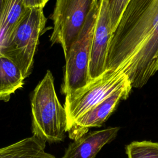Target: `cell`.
<instances>
[{
    "mask_svg": "<svg viewBox=\"0 0 158 158\" xmlns=\"http://www.w3.org/2000/svg\"><path fill=\"white\" fill-rule=\"evenodd\" d=\"M119 128L109 127L85 133L70 144L62 158H94L105 144L115 138Z\"/></svg>",
    "mask_w": 158,
    "mask_h": 158,
    "instance_id": "9c48e42d",
    "label": "cell"
},
{
    "mask_svg": "<svg viewBox=\"0 0 158 158\" xmlns=\"http://www.w3.org/2000/svg\"><path fill=\"white\" fill-rule=\"evenodd\" d=\"M130 83L128 77L122 71L107 69L82 88L67 94L64 106L67 116V130L85 112Z\"/></svg>",
    "mask_w": 158,
    "mask_h": 158,
    "instance_id": "277c9868",
    "label": "cell"
},
{
    "mask_svg": "<svg viewBox=\"0 0 158 158\" xmlns=\"http://www.w3.org/2000/svg\"><path fill=\"white\" fill-rule=\"evenodd\" d=\"M7 1V0H0V20H1V17L3 12V10L6 4Z\"/></svg>",
    "mask_w": 158,
    "mask_h": 158,
    "instance_id": "2e32d148",
    "label": "cell"
},
{
    "mask_svg": "<svg viewBox=\"0 0 158 158\" xmlns=\"http://www.w3.org/2000/svg\"><path fill=\"white\" fill-rule=\"evenodd\" d=\"M31 107L33 136L44 143L64 140L67 128L66 112L57 96L50 70L35 88Z\"/></svg>",
    "mask_w": 158,
    "mask_h": 158,
    "instance_id": "7a4b0ae2",
    "label": "cell"
},
{
    "mask_svg": "<svg viewBox=\"0 0 158 158\" xmlns=\"http://www.w3.org/2000/svg\"><path fill=\"white\" fill-rule=\"evenodd\" d=\"M130 0H107L110 17L112 31H114L121 15Z\"/></svg>",
    "mask_w": 158,
    "mask_h": 158,
    "instance_id": "5bb4252c",
    "label": "cell"
},
{
    "mask_svg": "<svg viewBox=\"0 0 158 158\" xmlns=\"http://www.w3.org/2000/svg\"><path fill=\"white\" fill-rule=\"evenodd\" d=\"M98 12L91 41L89 62L91 78L98 77L106 69V60L112 34L107 0H98Z\"/></svg>",
    "mask_w": 158,
    "mask_h": 158,
    "instance_id": "52a82bcc",
    "label": "cell"
},
{
    "mask_svg": "<svg viewBox=\"0 0 158 158\" xmlns=\"http://www.w3.org/2000/svg\"><path fill=\"white\" fill-rule=\"evenodd\" d=\"M131 88L130 83L120 88L77 118L67 130L69 138L75 140L87 133L91 127H101L118 102L128 98Z\"/></svg>",
    "mask_w": 158,
    "mask_h": 158,
    "instance_id": "ba28073f",
    "label": "cell"
},
{
    "mask_svg": "<svg viewBox=\"0 0 158 158\" xmlns=\"http://www.w3.org/2000/svg\"><path fill=\"white\" fill-rule=\"evenodd\" d=\"M98 0H56L51 19L52 44H59L64 57L83 28L88 14Z\"/></svg>",
    "mask_w": 158,
    "mask_h": 158,
    "instance_id": "8992f818",
    "label": "cell"
},
{
    "mask_svg": "<svg viewBox=\"0 0 158 158\" xmlns=\"http://www.w3.org/2000/svg\"><path fill=\"white\" fill-rule=\"evenodd\" d=\"M45 144L32 136L0 148V158H56L45 151Z\"/></svg>",
    "mask_w": 158,
    "mask_h": 158,
    "instance_id": "8fae6325",
    "label": "cell"
},
{
    "mask_svg": "<svg viewBox=\"0 0 158 158\" xmlns=\"http://www.w3.org/2000/svg\"><path fill=\"white\" fill-rule=\"evenodd\" d=\"M24 80L17 65L0 51V101L7 102L13 93L22 88Z\"/></svg>",
    "mask_w": 158,
    "mask_h": 158,
    "instance_id": "30bf717a",
    "label": "cell"
},
{
    "mask_svg": "<svg viewBox=\"0 0 158 158\" xmlns=\"http://www.w3.org/2000/svg\"><path fill=\"white\" fill-rule=\"evenodd\" d=\"M27 8H42L43 9L48 0H22Z\"/></svg>",
    "mask_w": 158,
    "mask_h": 158,
    "instance_id": "9a60e30c",
    "label": "cell"
},
{
    "mask_svg": "<svg viewBox=\"0 0 158 158\" xmlns=\"http://www.w3.org/2000/svg\"><path fill=\"white\" fill-rule=\"evenodd\" d=\"M28 8L22 0H7L0 20V48L6 43Z\"/></svg>",
    "mask_w": 158,
    "mask_h": 158,
    "instance_id": "7c38bea8",
    "label": "cell"
},
{
    "mask_svg": "<svg viewBox=\"0 0 158 158\" xmlns=\"http://www.w3.org/2000/svg\"><path fill=\"white\" fill-rule=\"evenodd\" d=\"M106 68L141 88L158 71V0H130L113 31Z\"/></svg>",
    "mask_w": 158,
    "mask_h": 158,
    "instance_id": "6da1fadb",
    "label": "cell"
},
{
    "mask_svg": "<svg viewBox=\"0 0 158 158\" xmlns=\"http://www.w3.org/2000/svg\"><path fill=\"white\" fill-rule=\"evenodd\" d=\"M98 7V1L91 10L83 28L65 56V65L61 87V92L65 95L82 88L91 79L89 75V62Z\"/></svg>",
    "mask_w": 158,
    "mask_h": 158,
    "instance_id": "5b68a950",
    "label": "cell"
},
{
    "mask_svg": "<svg viewBox=\"0 0 158 158\" xmlns=\"http://www.w3.org/2000/svg\"><path fill=\"white\" fill-rule=\"evenodd\" d=\"M128 158H158V143L133 141L126 148Z\"/></svg>",
    "mask_w": 158,
    "mask_h": 158,
    "instance_id": "4fadbf2b",
    "label": "cell"
},
{
    "mask_svg": "<svg viewBox=\"0 0 158 158\" xmlns=\"http://www.w3.org/2000/svg\"><path fill=\"white\" fill-rule=\"evenodd\" d=\"M46 23L42 8H28L0 51L20 70L24 79L31 73L39 39Z\"/></svg>",
    "mask_w": 158,
    "mask_h": 158,
    "instance_id": "3957f363",
    "label": "cell"
}]
</instances>
